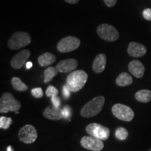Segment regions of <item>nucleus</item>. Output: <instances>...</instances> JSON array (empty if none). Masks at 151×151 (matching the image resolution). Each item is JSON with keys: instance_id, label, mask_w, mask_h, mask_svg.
I'll list each match as a JSON object with an SVG mask.
<instances>
[{"instance_id": "f257e3e1", "label": "nucleus", "mask_w": 151, "mask_h": 151, "mask_svg": "<svg viewBox=\"0 0 151 151\" xmlns=\"http://www.w3.org/2000/svg\"><path fill=\"white\" fill-rule=\"evenodd\" d=\"M105 104L104 96H98L87 102L81 109L80 114L83 118H92L101 112Z\"/></svg>"}, {"instance_id": "f03ea898", "label": "nucleus", "mask_w": 151, "mask_h": 151, "mask_svg": "<svg viewBox=\"0 0 151 151\" xmlns=\"http://www.w3.org/2000/svg\"><path fill=\"white\" fill-rule=\"evenodd\" d=\"M88 75L83 70H76L71 72L67 78V86L71 92H76L81 90L86 85Z\"/></svg>"}, {"instance_id": "7ed1b4c3", "label": "nucleus", "mask_w": 151, "mask_h": 151, "mask_svg": "<svg viewBox=\"0 0 151 151\" xmlns=\"http://www.w3.org/2000/svg\"><path fill=\"white\" fill-rule=\"evenodd\" d=\"M21 108V104L9 92H5L0 99V113L16 112Z\"/></svg>"}, {"instance_id": "20e7f679", "label": "nucleus", "mask_w": 151, "mask_h": 151, "mask_svg": "<svg viewBox=\"0 0 151 151\" xmlns=\"http://www.w3.org/2000/svg\"><path fill=\"white\" fill-rule=\"evenodd\" d=\"M32 41L29 34L24 32H16L9 40L8 46L11 50H18L28 46Z\"/></svg>"}, {"instance_id": "39448f33", "label": "nucleus", "mask_w": 151, "mask_h": 151, "mask_svg": "<svg viewBox=\"0 0 151 151\" xmlns=\"http://www.w3.org/2000/svg\"><path fill=\"white\" fill-rule=\"evenodd\" d=\"M86 129L87 133L90 136L101 141H106L110 137V130L109 128L96 122H92L87 125Z\"/></svg>"}, {"instance_id": "423d86ee", "label": "nucleus", "mask_w": 151, "mask_h": 151, "mask_svg": "<svg viewBox=\"0 0 151 151\" xmlns=\"http://www.w3.org/2000/svg\"><path fill=\"white\" fill-rule=\"evenodd\" d=\"M111 111L113 116L122 121L130 122L134 118L133 110L128 106L122 104H116L113 105Z\"/></svg>"}, {"instance_id": "0eeeda50", "label": "nucleus", "mask_w": 151, "mask_h": 151, "mask_svg": "<svg viewBox=\"0 0 151 151\" xmlns=\"http://www.w3.org/2000/svg\"><path fill=\"white\" fill-rule=\"evenodd\" d=\"M98 35L104 40L113 42L119 39L118 31L113 26L109 24H100L97 29Z\"/></svg>"}, {"instance_id": "6e6552de", "label": "nucleus", "mask_w": 151, "mask_h": 151, "mask_svg": "<svg viewBox=\"0 0 151 151\" xmlns=\"http://www.w3.org/2000/svg\"><path fill=\"white\" fill-rule=\"evenodd\" d=\"M80 45L81 41L78 38L69 36L62 39L57 45V48L58 51L67 53L75 50L80 46Z\"/></svg>"}, {"instance_id": "1a4fd4ad", "label": "nucleus", "mask_w": 151, "mask_h": 151, "mask_svg": "<svg viewBox=\"0 0 151 151\" xmlns=\"http://www.w3.org/2000/svg\"><path fill=\"white\" fill-rule=\"evenodd\" d=\"M38 137L36 128L31 124H26L22 127L18 132V138L22 143L30 144L37 140Z\"/></svg>"}, {"instance_id": "9d476101", "label": "nucleus", "mask_w": 151, "mask_h": 151, "mask_svg": "<svg viewBox=\"0 0 151 151\" xmlns=\"http://www.w3.org/2000/svg\"><path fill=\"white\" fill-rule=\"evenodd\" d=\"M83 148L92 151H101L104 147L103 141L92 136H84L81 139Z\"/></svg>"}, {"instance_id": "9b49d317", "label": "nucleus", "mask_w": 151, "mask_h": 151, "mask_svg": "<svg viewBox=\"0 0 151 151\" xmlns=\"http://www.w3.org/2000/svg\"><path fill=\"white\" fill-rule=\"evenodd\" d=\"M31 55L29 50L25 49L16 54L11 60V66L15 69H20L27 64V60Z\"/></svg>"}, {"instance_id": "f8f14e48", "label": "nucleus", "mask_w": 151, "mask_h": 151, "mask_svg": "<svg viewBox=\"0 0 151 151\" xmlns=\"http://www.w3.org/2000/svg\"><path fill=\"white\" fill-rule=\"evenodd\" d=\"M78 61L75 59H67L62 60L55 66L60 73L71 72L78 67Z\"/></svg>"}, {"instance_id": "ddd939ff", "label": "nucleus", "mask_w": 151, "mask_h": 151, "mask_svg": "<svg viewBox=\"0 0 151 151\" xmlns=\"http://www.w3.org/2000/svg\"><path fill=\"white\" fill-rule=\"evenodd\" d=\"M146 52V47L137 42L129 43L127 48V53L133 58H141L145 55Z\"/></svg>"}, {"instance_id": "4468645a", "label": "nucleus", "mask_w": 151, "mask_h": 151, "mask_svg": "<svg viewBox=\"0 0 151 151\" xmlns=\"http://www.w3.org/2000/svg\"><path fill=\"white\" fill-rule=\"evenodd\" d=\"M128 69L132 74L137 78H142L145 73V67L139 60H134L128 65Z\"/></svg>"}, {"instance_id": "2eb2a0df", "label": "nucleus", "mask_w": 151, "mask_h": 151, "mask_svg": "<svg viewBox=\"0 0 151 151\" xmlns=\"http://www.w3.org/2000/svg\"><path fill=\"white\" fill-rule=\"evenodd\" d=\"M106 65V56L105 54L101 53L97 55L94 58L92 64V69L96 73H102L105 70Z\"/></svg>"}, {"instance_id": "dca6fc26", "label": "nucleus", "mask_w": 151, "mask_h": 151, "mask_svg": "<svg viewBox=\"0 0 151 151\" xmlns=\"http://www.w3.org/2000/svg\"><path fill=\"white\" fill-rule=\"evenodd\" d=\"M43 114L45 118L51 120H59L64 118L62 109H57L54 106L46 107Z\"/></svg>"}, {"instance_id": "f3484780", "label": "nucleus", "mask_w": 151, "mask_h": 151, "mask_svg": "<svg viewBox=\"0 0 151 151\" xmlns=\"http://www.w3.org/2000/svg\"><path fill=\"white\" fill-rule=\"evenodd\" d=\"M56 61V57L50 52H45L38 58V62L41 67H48Z\"/></svg>"}, {"instance_id": "a211bd4d", "label": "nucleus", "mask_w": 151, "mask_h": 151, "mask_svg": "<svg viewBox=\"0 0 151 151\" xmlns=\"http://www.w3.org/2000/svg\"><path fill=\"white\" fill-rule=\"evenodd\" d=\"M133 82V79L132 76L128 73L122 72L117 77L116 83L117 86L120 87L129 86Z\"/></svg>"}, {"instance_id": "6ab92c4d", "label": "nucleus", "mask_w": 151, "mask_h": 151, "mask_svg": "<svg viewBox=\"0 0 151 151\" xmlns=\"http://www.w3.org/2000/svg\"><path fill=\"white\" fill-rule=\"evenodd\" d=\"M134 97L139 102L148 103L151 101V91L149 90H140L136 92Z\"/></svg>"}, {"instance_id": "aec40b11", "label": "nucleus", "mask_w": 151, "mask_h": 151, "mask_svg": "<svg viewBox=\"0 0 151 151\" xmlns=\"http://www.w3.org/2000/svg\"><path fill=\"white\" fill-rule=\"evenodd\" d=\"M11 84L14 90L19 92H24L27 90L28 87L18 77H13L11 79Z\"/></svg>"}, {"instance_id": "412c9836", "label": "nucleus", "mask_w": 151, "mask_h": 151, "mask_svg": "<svg viewBox=\"0 0 151 151\" xmlns=\"http://www.w3.org/2000/svg\"><path fill=\"white\" fill-rule=\"evenodd\" d=\"M59 71L56 69L55 67H48L44 71V83H49L52 80Z\"/></svg>"}, {"instance_id": "4be33fe9", "label": "nucleus", "mask_w": 151, "mask_h": 151, "mask_svg": "<svg viewBox=\"0 0 151 151\" xmlns=\"http://www.w3.org/2000/svg\"><path fill=\"white\" fill-rule=\"evenodd\" d=\"M128 135V131L125 128L122 127H119L116 129V132H115V136L118 140L120 141H124L127 139Z\"/></svg>"}, {"instance_id": "5701e85b", "label": "nucleus", "mask_w": 151, "mask_h": 151, "mask_svg": "<svg viewBox=\"0 0 151 151\" xmlns=\"http://www.w3.org/2000/svg\"><path fill=\"white\" fill-rule=\"evenodd\" d=\"M13 123L12 118L8 117L1 116L0 117V128L4 129H9L11 124Z\"/></svg>"}, {"instance_id": "b1692460", "label": "nucleus", "mask_w": 151, "mask_h": 151, "mask_svg": "<svg viewBox=\"0 0 151 151\" xmlns=\"http://www.w3.org/2000/svg\"><path fill=\"white\" fill-rule=\"evenodd\" d=\"M46 94L48 97H52L58 94V90L53 86H49L47 88Z\"/></svg>"}, {"instance_id": "393cba45", "label": "nucleus", "mask_w": 151, "mask_h": 151, "mask_svg": "<svg viewBox=\"0 0 151 151\" xmlns=\"http://www.w3.org/2000/svg\"><path fill=\"white\" fill-rule=\"evenodd\" d=\"M31 93H32V96L34 97L37 98V99H39V98L43 97V90L41 88H33V89L32 90Z\"/></svg>"}, {"instance_id": "a878e982", "label": "nucleus", "mask_w": 151, "mask_h": 151, "mask_svg": "<svg viewBox=\"0 0 151 151\" xmlns=\"http://www.w3.org/2000/svg\"><path fill=\"white\" fill-rule=\"evenodd\" d=\"M62 115H63L64 118L67 119L71 116V108L69 106H65L62 109Z\"/></svg>"}, {"instance_id": "bb28decb", "label": "nucleus", "mask_w": 151, "mask_h": 151, "mask_svg": "<svg viewBox=\"0 0 151 151\" xmlns=\"http://www.w3.org/2000/svg\"><path fill=\"white\" fill-rule=\"evenodd\" d=\"M51 101L52 104H53V106L55 107L57 109H60V104H61V101H60V99L58 96H54V97H51Z\"/></svg>"}, {"instance_id": "cd10ccee", "label": "nucleus", "mask_w": 151, "mask_h": 151, "mask_svg": "<svg viewBox=\"0 0 151 151\" xmlns=\"http://www.w3.org/2000/svg\"><path fill=\"white\" fill-rule=\"evenodd\" d=\"M71 92V91L70 90V89L68 88V86H67V85H65V86H63V88H62V92H63L64 97H65V99H67L70 97Z\"/></svg>"}, {"instance_id": "c85d7f7f", "label": "nucleus", "mask_w": 151, "mask_h": 151, "mask_svg": "<svg viewBox=\"0 0 151 151\" xmlns=\"http://www.w3.org/2000/svg\"><path fill=\"white\" fill-rule=\"evenodd\" d=\"M143 16L146 20H151V9H146L143 11Z\"/></svg>"}, {"instance_id": "c756f323", "label": "nucleus", "mask_w": 151, "mask_h": 151, "mask_svg": "<svg viewBox=\"0 0 151 151\" xmlns=\"http://www.w3.org/2000/svg\"><path fill=\"white\" fill-rule=\"evenodd\" d=\"M104 1L108 7L114 6L117 3V0H104Z\"/></svg>"}, {"instance_id": "7c9ffc66", "label": "nucleus", "mask_w": 151, "mask_h": 151, "mask_svg": "<svg viewBox=\"0 0 151 151\" xmlns=\"http://www.w3.org/2000/svg\"><path fill=\"white\" fill-rule=\"evenodd\" d=\"M67 3L71 4H76L78 2L79 0H65Z\"/></svg>"}, {"instance_id": "2f4dec72", "label": "nucleus", "mask_w": 151, "mask_h": 151, "mask_svg": "<svg viewBox=\"0 0 151 151\" xmlns=\"http://www.w3.org/2000/svg\"><path fill=\"white\" fill-rule=\"evenodd\" d=\"M32 63L31 62H27V64H26V67H27V69H30V68H32Z\"/></svg>"}, {"instance_id": "473e14b6", "label": "nucleus", "mask_w": 151, "mask_h": 151, "mask_svg": "<svg viewBox=\"0 0 151 151\" xmlns=\"http://www.w3.org/2000/svg\"><path fill=\"white\" fill-rule=\"evenodd\" d=\"M7 151H14V149H13L11 146H9L7 147Z\"/></svg>"}, {"instance_id": "72a5a7b5", "label": "nucleus", "mask_w": 151, "mask_h": 151, "mask_svg": "<svg viewBox=\"0 0 151 151\" xmlns=\"http://www.w3.org/2000/svg\"><path fill=\"white\" fill-rule=\"evenodd\" d=\"M149 151H151V148L150 149V150H149Z\"/></svg>"}]
</instances>
